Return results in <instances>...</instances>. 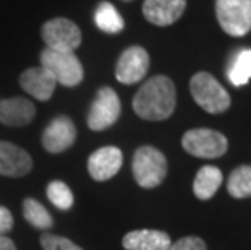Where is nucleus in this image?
Listing matches in <instances>:
<instances>
[{
  "instance_id": "f257e3e1",
  "label": "nucleus",
  "mask_w": 251,
  "mask_h": 250,
  "mask_svg": "<svg viewBox=\"0 0 251 250\" xmlns=\"http://www.w3.org/2000/svg\"><path fill=\"white\" fill-rule=\"evenodd\" d=\"M177 106V89L165 75H156L144 82L133 98V111L144 120H165L174 114Z\"/></svg>"
},
{
  "instance_id": "f03ea898",
  "label": "nucleus",
  "mask_w": 251,
  "mask_h": 250,
  "mask_svg": "<svg viewBox=\"0 0 251 250\" xmlns=\"http://www.w3.org/2000/svg\"><path fill=\"white\" fill-rule=\"evenodd\" d=\"M190 93L196 104L209 114H222L230 108V96L207 72H200L190 80Z\"/></svg>"
},
{
  "instance_id": "7ed1b4c3",
  "label": "nucleus",
  "mask_w": 251,
  "mask_h": 250,
  "mask_svg": "<svg viewBox=\"0 0 251 250\" xmlns=\"http://www.w3.org/2000/svg\"><path fill=\"white\" fill-rule=\"evenodd\" d=\"M133 177L143 189H154L167 175V159L154 146H141L133 156Z\"/></svg>"
},
{
  "instance_id": "20e7f679",
  "label": "nucleus",
  "mask_w": 251,
  "mask_h": 250,
  "mask_svg": "<svg viewBox=\"0 0 251 250\" xmlns=\"http://www.w3.org/2000/svg\"><path fill=\"white\" fill-rule=\"evenodd\" d=\"M41 67H44L57 83L67 88L78 86L84 77L83 65L75 52H62L46 47L41 52Z\"/></svg>"
},
{
  "instance_id": "39448f33",
  "label": "nucleus",
  "mask_w": 251,
  "mask_h": 250,
  "mask_svg": "<svg viewBox=\"0 0 251 250\" xmlns=\"http://www.w3.org/2000/svg\"><path fill=\"white\" fill-rule=\"evenodd\" d=\"M216 17L221 28L230 36L251 31V0H216Z\"/></svg>"
},
{
  "instance_id": "423d86ee",
  "label": "nucleus",
  "mask_w": 251,
  "mask_h": 250,
  "mask_svg": "<svg viewBox=\"0 0 251 250\" xmlns=\"http://www.w3.org/2000/svg\"><path fill=\"white\" fill-rule=\"evenodd\" d=\"M181 146L191 156L214 159L226 154L228 148V141L221 132L211 129H193L188 130L183 135V138H181Z\"/></svg>"
},
{
  "instance_id": "0eeeda50",
  "label": "nucleus",
  "mask_w": 251,
  "mask_h": 250,
  "mask_svg": "<svg viewBox=\"0 0 251 250\" xmlns=\"http://www.w3.org/2000/svg\"><path fill=\"white\" fill-rule=\"evenodd\" d=\"M46 47L62 52H75L81 44V29L68 18H52L41 28Z\"/></svg>"
},
{
  "instance_id": "6e6552de",
  "label": "nucleus",
  "mask_w": 251,
  "mask_h": 250,
  "mask_svg": "<svg viewBox=\"0 0 251 250\" xmlns=\"http://www.w3.org/2000/svg\"><path fill=\"white\" fill-rule=\"evenodd\" d=\"M120 112L122 104L119 94L109 86L100 88L88 112V127L94 132L109 129L119 120Z\"/></svg>"
},
{
  "instance_id": "1a4fd4ad",
  "label": "nucleus",
  "mask_w": 251,
  "mask_h": 250,
  "mask_svg": "<svg viewBox=\"0 0 251 250\" xmlns=\"http://www.w3.org/2000/svg\"><path fill=\"white\" fill-rule=\"evenodd\" d=\"M149 68V54L141 46H131L122 52L115 65V78L124 84L141 82Z\"/></svg>"
},
{
  "instance_id": "9d476101",
  "label": "nucleus",
  "mask_w": 251,
  "mask_h": 250,
  "mask_svg": "<svg viewBox=\"0 0 251 250\" xmlns=\"http://www.w3.org/2000/svg\"><path fill=\"white\" fill-rule=\"evenodd\" d=\"M76 140V127L67 115H58L42 134V146L49 153H63Z\"/></svg>"
},
{
  "instance_id": "9b49d317",
  "label": "nucleus",
  "mask_w": 251,
  "mask_h": 250,
  "mask_svg": "<svg viewBox=\"0 0 251 250\" xmlns=\"http://www.w3.org/2000/svg\"><path fill=\"white\" fill-rule=\"evenodd\" d=\"M124 154L117 146H102L88 158V171L94 180H109L120 171Z\"/></svg>"
},
{
  "instance_id": "f8f14e48",
  "label": "nucleus",
  "mask_w": 251,
  "mask_h": 250,
  "mask_svg": "<svg viewBox=\"0 0 251 250\" xmlns=\"http://www.w3.org/2000/svg\"><path fill=\"white\" fill-rule=\"evenodd\" d=\"M33 169V158L28 151L10 141H0V175L23 177Z\"/></svg>"
},
{
  "instance_id": "ddd939ff",
  "label": "nucleus",
  "mask_w": 251,
  "mask_h": 250,
  "mask_svg": "<svg viewBox=\"0 0 251 250\" xmlns=\"http://www.w3.org/2000/svg\"><path fill=\"white\" fill-rule=\"evenodd\" d=\"M186 0H144L143 15L156 26H170L181 18Z\"/></svg>"
},
{
  "instance_id": "4468645a",
  "label": "nucleus",
  "mask_w": 251,
  "mask_h": 250,
  "mask_svg": "<svg viewBox=\"0 0 251 250\" xmlns=\"http://www.w3.org/2000/svg\"><path fill=\"white\" fill-rule=\"evenodd\" d=\"M20 86L37 101H49L55 91V78L44 67H31L20 75Z\"/></svg>"
},
{
  "instance_id": "2eb2a0df",
  "label": "nucleus",
  "mask_w": 251,
  "mask_h": 250,
  "mask_svg": "<svg viewBox=\"0 0 251 250\" xmlns=\"http://www.w3.org/2000/svg\"><path fill=\"white\" fill-rule=\"evenodd\" d=\"M36 115V108L26 98L0 99V122L8 127H25L31 124Z\"/></svg>"
},
{
  "instance_id": "dca6fc26",
  "label": "nucleus",
  "mask_w": 251,
  "mask_h": 250,
  "mask_svg": "<svg viewBox=\"0 0 251 250\" xmlns=\"http://www.w3.org/2000/svg\"><path fill=\"white\" fill-rule=\"evenodd\" d=\"M122 246L125 250H164L170 246V236L156 229L131 231L124 236Z\"/></svg>"
},
{
  "instance_id": "f3484780",
  "label": "nucleus",
  "mask_w": 251,
  "mask_h": 250,
  "mask_svg": "<svg viewBox=\"0 0 251 250\" xmlns=\"http://www.w3.org/2000/svg\"><path fill=\"white\" fill-rule=\"evenodd\" d=\"M222 185V172L216 166H202L193 182V194L200 200H209Z\"/></svg>"
},
{
  "instance_id": "a211bd4d",
  "label": "nucleus",
  "mask_w": 251,
  "mask_h": 250,
  "mask_svg": "<svg viewBox=\"0 0 251 250\" xmlns=\"http://www.w3.org/2000/svg\"><path fill=\"white\" fill-rule=\"evenodd\" d=\"M94 21H96V26H98L100 31L109 33V34L120 33L125 26L124 18L120 17V13L117 12V8L114 5L109 2H102L99 5L94 13Z\"/></svg>"
},
{
  "instance_id": "6ab92c4d",
  "label": "nucleus",
  "mask_w": 251,
  "mask_h": 250,
  "mask_svg": "<svg viewBox=\"0 0 251 250\" xmlns=\"http://www.w3.org/2000/svg\"><path fill=\"white\" fill-rule=\"evenodd\" d=\"M228 80L233 86H243L251 80V49H242L228 67Z\"/></svg>"
},
{
  "instance_id": "aec40b11",
  "label": "nucleus",
  "mask_w": 251,
  "mask_h": 250,
  "mask_svg": "<svg viewBox=\"0 0 251 250\" xmlns=\"http://www.w3.org/2000/svg\"><path fill=\"white\" fill-rule=\"evenodd\" d=\"M227 190L233 198L251 196V166H240L233 169L228 177Z\"/></svg>"
},
{
  "instance_id": "412c9836",
  "label": "nucleus",
  "mask_w": 251,
  "mask_h": 250,
  "mask_svg": "<svg viewBox=\"0 0 251 250\" xmlns=\"http://www.w3.org/2000/svg\"><path fill=\"white\" fill-rule=\"evenodd\" d=\"M23 216L31 226L37 227V229H49L54 222L46 206L34 198H26L23 201Z\"/></svg>"
},
{
  "instance_id": "4be33fe9",
  "label": "nucleus",
  "mask_w": 251,
  "mask_h": 250,
  "mask_svg": "<svg viewBox=\"0 0 251 250\" xmlns=\"http://www.w3.org/2000/svg\"><path fill=\"white\" fill-rule=\"evenodd\" d=\"M47 198L58 210H70L75 201L70 187L62 180H54V182L47 185Z\"/></svg>"
},
{
  "instance_id": "5701e85b",
  "label": "nucleus",
  "mask_w": 251,
  "mask_h": 250,
  "mask_svg": "<svg viewBox=\"0 0 251 250\" xmlns=\"http://www.w3.org/2000/svg\"><path fill=\"white\" fill-rule=\"evenodd\" d=\"M41 246L44 250H83L70 239L55 236V234H42L41 236Z\"/></svg>"
},
{
  "instance_id": "b1692460",
  "label": "nucleus",
  "mask_w": 251,
  "mask_h": 250,
  "mask_svg": "<svg viewBox=\"0 0 251 250\" xmlns=\"http://www.w3.org/2000/svg\"><path fill=\"white\" fill-rule=\"evenodd\" d=\"M164 250H207L206 242L201 237L186 236L178 239L177 242H170V246Z\"/></svg>"
},
{
  "instance_id": "393cba45",
  "label": "nucleus",
  "mask_w": 251,
  "mask_h": 250,
  "mask_svg": "<svg viewBox=\"0 0 251 250\" xmlns=\"http://www.w3.org/2000/svg\"><path fill=\"white\" fill-rule=\"evenodd\" d=\"M13 229V216L12 211L5 206H0V236H5Z\"/></svg>"
},
{
  "instance_id": "a878e982",
  "label": "nucleus",
  "mask_w": 251,
  "mask_h": 250,
  "mask_svg": "<svg viewBox=\"0 0 251 250\" xmlns=\"http://www.w3.org/2000/svg\"><path fill=\"white\" fill-rule=\"evenodd\" d=\"M0 250H17V246L10 237L0 236Z\"/></svg>"
}]
</instances>
